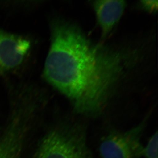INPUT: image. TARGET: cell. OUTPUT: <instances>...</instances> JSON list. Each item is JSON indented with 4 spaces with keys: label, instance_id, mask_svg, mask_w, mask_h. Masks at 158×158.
<instances>
[{
    "label": "cell",
    "instance_id": "cell-3",
    "mask_svg": "<svg viewBox=\"0 0 158 158\" xmlns=\"http://www.w3.org/2000/svg\"><path fill=\"white\" fill-rule=\"evenodd\" d=\"M36 112L31 105L15 103L7 127L0 137V158H23Z\"/></svg>",
    "mask_w": 158,
    "mask_h": 158
},
{
    "label": "cell",
    "instance_id": "cell-4",
    "mask_svg": "<svg viewBox=\"0 0 158 158\" xmlns=\"http://www.w3.org/2000/svg\"><path fill=\"white\" fill-rule=\"evenodd\" d=\"M147 118L127 131H113L100 142L99 151L102 158H141L144 146L141 138Z\"/></svg>",
    "mask_w": 158,
    "mask_h": 158
},
{
    "label": "cell",
    "instance_id": "cell-8",
    "mask_svg": "<svg viewBox=\"0 0 158 158\" xmlns=\"http://www.w3.org/2000/svg\"><path fill=\"white\" fill-rule=\"evenodd\" d=\"M140 5L146 12L154 13L157 11L158 8V1L145 0L140 1Z\"/></svg>",
    "mask_w": 158,
    "mask_h": 158
},
{
    "label": "cell",
    "instance_id": "cell-7",
    "mask_svg": "<svg viewBox=\"0 0 158 158\" xmlns=\"http://www.w3.org/2000/svg\"><path fill=\"white\" fill-rule=\"evenodd\" d=\"M158 131H156L144 146L143 158H158Z\"/></svg>",
    "mask_w": 158,
    "mask_h": 158
},
{
    "label": "cell",
    "instance_id": "cell-1",
    "mask_svg": "<svg viewBox=\"0 0 158 158\" xmlns=\"http://www.w3.org/2000/svg\"><path fill=\"white\" fill-rule=\"evenodd\" d=\"M50 41L45 79L68 99L76 113L99 116L127 76L131 56L94 44L78 26L63 19L52 22Z\"/></svg>",
    "mask_w": 158,
    "mask_h": 158
},
{
    "label": "cell",
    "instance_id": "cell-5",
    "mask_svg": "<svg viewBox=\"0 0 158 158\" xmlns=\"http://www.w3.org/2000/svg\"><path fill=\"white\" fill-rule=\"evenodd\" d=\"M31 49V42L26 37L0 29V75L19 68Z\"/></svg>",
    "mask_w": 158,
    "mask_h": 158
},
{
    "label": "cell",
    "instance_id": "cell-2",
    "mask_svg": "<svg viewBox=\"0 0 158 158\" xmlns=\"http://www.w3.org/2000/svg\"><path fill=\"white\" fill-rule=\"evenodd\" d=\"M35 158H93L85 127L63 123L52 128L40 142Z\"/></svg>",
    "mask_w": 158,
    "mask_h": 158
},
{
    "label": "cell",
    "instance_id": "cell-6",
    "mask_svg": "<svg viewBox=\"0 0 158 158\" xmlns=\"http://www.w3.org/2000/svg\"><path fill=\"white\" fill-rule=\"evenodd\" d=\"M126 6V2L122 0H98L93 2V8L103 40L109 36L118 24Z\"/></svg>",
    "mask_w": 158,
    "mask_h": 158
}]
</instances>
